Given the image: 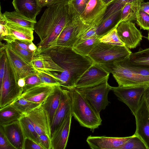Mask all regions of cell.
<instances>
[{
	"label": "cell",
	"instance_id": "obj_1",
	"mask_svg": "<svg viewBox=\"0 0 149 149\" xmlns=\"http://www.w3.org/2000/svg\"><path fill=\"white\" fill-rule=\"evenodd\" d=\"M37 50L49 55L63 70L61 73L51 72L59 85L68 90L74 87L77 81L93 63L88 56L77 53L71 47L54 45Z\"/></svg>",
	"mask_w": 149,
	"mask_h": 149
},
{
	"label": "cell",
	"instance_id": "obj_2",
	"mask_svg": "<svg viewBox=\"0 0 149 149\" xmlns=\"http://www.w3.org/2000/svg\"><path fill=\"white\" fill-rule=\"evenodd\" d=\"M70 17L68 3L47 7L35 26L34 30L40 40L38 49L55 45L58 37Z\"/></svg>",
	"mask_w": 149,
	"mask_h": 149
},
{
	"label": "cell",
	"instance_id": "obj_3",
	"mask_svg": "<svg viewBox=\"0 0 149 149\" xmlns=\"http://www.w3.org/2000/svg\"><path fill=\"white\" fill-rule=\"evenodd\" d=\"M68 90L72 116L81 126L90 129L92 131L98 128L102 122L100 114L77 88L74 87Z\"/></svg>",
	"mask_w": 149,
	"mask_h": 149
},
{
	"label": "cell",
	"instance_id": "obj_4",
	"mask_svg": "<svg viewBox=\"0 0 149 149\" xmlns=\"http://www.w3.org/2000/svg\"><path fill=\"white\" fill-rule=\"evenodd\" d=\"M132 52L125 46L100 42L88 56L93 63L99 65L110 63L129 56Z\"/></svg>",
	"mask_w": 149,
	"mask_h": 149
},
{
	"label": "cell",
	"instance_id": "obj_5",
	"mask_svg": "<svg viewBox=\"0 0 149 149\" xmlns=\"http://www.w3.org/2000/svg\"><path fill=\"white\" fill-rule=\"evenodd\" d=\"M99 65L107 72L112 73L119 86L149 85V76L141 75L133 72L123 65L119 61Z\"/></svg>",
	"mask_w": 149,
	"mask_h": 149
},
{
	"label": "cell",
	"instance_id": "obj_6",
	"mask_svg": "<svg viewBox=\"0 0 149 149\" xmlns=\"http://www.w3.org/2000/svg\"><path fill=\"white\" fill-rule=\"evenodd\" d=\"M7 56L5 74L2 84L0 86V108L12 104L23 93V89L19 86Z\"/></svg>",
	"mask_w": 149,
	"mask_h": 149
},
{
	"label": "cell",
	"instance_id": "obj_7",
	"mask_svg": "<svg viewBox=\"0 0 149 149\" xmlns=\"http://www.w3.org/2000/svg\"><path fill=\"white\" fill-rule=\"evenodd\" d=\"M69 3L71 10L70 19L58 37L55 45L72 48L86 25L81 20L80 15L72 4Z\"/></svg>",
	"mask_w": 149,
	"mask_h": 149
},
{
	"label": "cell",
	"instance_id": "obj_8",
	"mask_svg": "<svg viewBox=\"0 0 149 149\" xmlns=\"http://www.w3.org/2000/svg\"><path fill=\"white\" fill-rule=\"evenodd\" d=\"M107 79L95 86L86 88H77L89 102L96 111L100 114L110 103L108 99L112 87L108 83Z\"/></svg>",
	"mask_w": 149,
	"mask_h": 149
},
{
	"label": "cell",
	"instance_id": "obj_9",
	"mask_svg": "<svg viewBox=\"0 0 149 149\" xmlns=\"http://www.w3.org/2000/svg\"><path fill=\"white\" fill-rule=\"evenodd\" d=\"M149 85L123 87H112L111 90L118 100L129 108L134 116L141 98Z\"/></svg>",
	"mask_w": 149,
	"mask_h": 149
},
{
	"label": "cell",
	"instance_id": "obj_10",
	"mask_svg": "<svg viewBox=\"0 0 149 149\" xmlns=\"http://www.w3.org/2000/svg\"><path fill=\"white\" fill-rule=\"evenodd\" d=\"M116 28L119 38L126 47L134 49L140 44L143 36L131 21L119 22Z\"/></svg>",
	"mask_w": 149,
	"mask_h": 149
},
{
	"label": "cell",
	"instance_id": "obj_11",
	"mask_svg": "<svg viewBox=\"0 0 149 149\" xmlns=\"http://www.w3.org/2000/svg\"><path fill=\"white\" fill-rule=\"evenodd\" d=\"M134 116L136 126L134 134L143 142L147 149H149V112L143 95Z\"/></svg>",
	"mask_w": 149,
	"mask_h": 149
},
{
	"label": "cell",
	"instance_id": "obj_12",
	"mask_svg": "<svg viewBox=\"0 0 149 149\" xmlns=\"http://www.w3.org/2000/svg\"><path fill=\"white\" fill-rule=\"evenodd\" d=\"M109 74L100 65L93 63L77 81L74 87L80 88L95 86L109 79Z\"/></svg>",
	"mask_w": 149,
	"mask_h": 149
},
{
	"label": "cell",
	"instance_id": "obj_13",
	"mask_svg": "<svg viewBox=\"0 0 149 149\" xmlns=\"http://www.w3.org/2000/svg\"><path fill=\"white\" fill-rule=\"evenodd\" d=\"M5 51L7 57L15 75L17 81L21 78L26 77L37 73L36 69L29 63L20 56L6 44Z\"/></svg>",
	"mask_w": 149,
	"mask_h": 149
},
{
	"label": "cell",
	"instance_id": "obj_14",
	"mask_svg": "<svg viewBox=\"0 0 149 149\" xmlns=\"http://www.w3.org/2000/svg\"><path fill=\"white\" fill-rule=\"evenodd\" d=\"M25 115L39 135L45 134L51 138V124L47 113L41 104Z\"/></svg>",
	"mask_w": 149,
	"mask_h": 149
},
{
	"label": "cell",
	"instance_id": "obj_15",
	"mask_svg": "<svg viewBox=\"0 0 149 149\" xmlns=\"http://www.w3.org/2000/svg\"><path fill=\"white\" fill-rule=\"evenodd\" d=\"M107 6L102 0H89L85 9L80 15L85 24L97 26L105 13Z\"/></svg>",
	"mask_w": 149,
	"mask_h": 149
},
{
	"label": "cell",
	"instance_id": "obj_16",
	"mask_svg": "<svg viewBox=\"0 0 149 149\" xmlns=\"http://www.w3.org/2000/svg\"><path fill=\"white\" fill-rule=\"evenodd\" d=\"M134 136L125 137H112L106 136H88L86 141L92 149H120L130 139Z\"/></svg>",
	"mask_w": 149,
	"mask_h": 149
},
{
	"label": "cell",
	"instance_id": "obj_17",
	"mask_svg": "<svg viewBox=\"0 0 149 149\" xmlns=\"http://www.w3.org/2000/svg\"><path fill=\"white\" fill-rule=\"evenodd\" d=\"M72 116L71 110L52 134L51 149H65L66 148Z\"/></svg>",
	"mask_w": 149,
	"mask_h": 149
},
{
	"label": "cell",
	"instance_id": "obj_18",
	"mask_svg": "<svg viewBox=\"0 0 149 149\" xmlns=\"http://www.w3.org/2000/svg\"><path fill=\"white\" fill-rule=\"evenodd\" d=\"M71 100L68 90L63 89L60 103L55 114L51 126V135L71 111Z\"/></svg>",
	"mask_w": 149,
	"mask_h": 149
},
{
	"label": "cell",
	"instance_id": "obj_19",
	"mask_svg": "<svg viewBox=\"0 0 149 149\" xmlns=\"http://www.w3.org/2000/svg\"><path fill=\"white\" fill-rule=\"evenodd\" d=\"M1 126L8 140L15 149H23L24 138L18 120Z\"/></svg>",
	"mask_w": 149,
	"mask_h": 149
},
{
	"label": "cell",
	"instance_id": "obj_20",
	"mask_svg": "<svg viewBox=\"0 0 149 149\" xmlns=\"http://www.w3.org/2000/svg\"><path fill=\"white\" fill-rule=\"evenodd\" d=\"M55 85L42 84L23 92L20 97L32 102L42 104Z\"/></svg>",
	"mask_w": 149,
	"mask_h": 149
},
{
	"label": "cell",
	"instance_id": "obj_21",
	"mask_svg": "<svg viewBox=\"0 0 149 149\" xmlns=\"http://www.w3.org/2000/svg\"><path fill=\"white\" fill-rule=\"evenodd\" d=\"M31 64L36 69L52 72H62L63 71L48 55L37 50Z\"/></svg>",
	"mask_w": 149,
	"mask_h": 149
},
{
	"label": "cell",
	"instance_id": "obj_22",
	"mask_svg": "<svg viewBox=\"0 0 149 149\" xmlns=\"http://www.w3.org/2000/svg\"><path fill=\"white\" fill-rule=\"evenodd\" d=\"M12 4L15 10L35 21L41 8L38 0H13Z\"/></svg>",
	"mask_w": 149,
	"mask_h": 149
},
{
	"label": "cell",
	"instance_id": "obj_23",
	"mask_svg": "<svg viewBox=\"0 0 149 149\" xmlns=\"http://www.w3.org/2000/svg\"><path fill=\"white\" fill-rule=\"evenodd\" d=\"M6 26L9 30V35L4 37L3 40L7 43L16 39L31 41L33 40V30L9 22H7Z\"/></svg>",
	"mask_w": 149,
	"mask_h": 149
},
{
	"label": "cell",
	"instance_id": "obj_24",
	"mask_svg": "<svg viewBox=\"0 0 149 149\" xmlns=\"http://www.w3.org/2000/svg\"><path fill=\"white\" fill-rule=\"evenodd\" d=\"M63 89L59 85H55L53 91L41 104L48 115L51 125L60 103Z\"/></svg>",
	"mask_w": 149,
	"mask_h": 149
},
{
	"label": "cell",
	"instance_id": "obj_25",
	"mask_svg": "<svg viewBox=\"0 0 149 149\" xmlns=\"http://www.w3.org/2000/svg\"><path fill=\"white\" fill-rule=\"evenodd\" d=\"M122 9L112 14L96 26V33L100 37L115 28L120 19Z\"/></svg>",
	"mask_w": 149,
	"mask_h": 149
},
{
	"label": "cell",
	"instance_id": "obj_26",
	"mask_svg": "<svg viewBox=\"0 0 149 149\" xmlns=\"http://www.w3.org/2000/svg\"><path fill=\"white\" fill-rule=\"evenodd\" d=\"M3 14L7 22L14 23L34 30L37 22L27 17L16 10L6 11Z\"/></svg>",
	"mask_w": 149,
	"mask_h": 149
},
{
	"label": "cell",
	"instance_id": "obj_27",
	"mask_svg": "<svg viewBox=\"0 0 149 149\" xmlns=\"http://www.w3.org/2000/svg\"><path fill=\"white\" fill-rule=\"evenodd\" d=\"M23 114L11 104L0 109V125L8 124L18 120Z\"/></svg>",
	"mask_w": 149,
	"mask_h": 149
},
{
	"label": "cell",
	"instance_id": "obj_28",
	"mask_svg": "<svg viewBox=\"0 0 149 149\" xmlns=\"http://www.w3.org/2000/svg\"><path fill=\"white\" fill-rule=\"evenodd\" d=\"M18 121L24 139H30L39 144V135L27 116L25 114H23Z\"/></svg>",
	"mask_w": 149,
	"mask_h": 149
},
{
	"label": "cell",
	"instance_id": "obj_29",
	"mask_svg": "<svg viewBox=\"0 0 149 149\" xmlns=\"http://www.w3.org/2000/svg\"><path fill=\"white\" fill-rule=\"evenodd\" d=\"M100 37L88 39L74 45L73 49L81 55L88 56L94 48L100 42Z\"/></svg>",
	"mask_w": 149,
	"mask_h": 149
},
{
	"label": "cell",
	"instance_id": "obj_30",
	"mask_svg": "<svg viewBox=\"0 0 149 149\" xmlns=\"http://www.w3.org/2000/svg\"><path fill=\"white\" fill-rule=\"evenodd\" d=\"M141 4L133 3L126 4L122 9L119 22L136 20L139 14Z\"/></svg>",
	"mask_w": 149,
	"mask_h": 149
},
{
	"label": "cell",
	"instance_id": "obj_31",
	"mask_svg": "<svg viewBox=\"0 0 149 149\" xmlns=\"http://www.w3.org/2000/svg\"><path fill=\"white\" fill-rule=\"evenodd\" d=\"M129 61L138 65H149V48H140L138 52L132 53L129 57Z\"/></svg>",
	"mask_w": 149,
	"mask_h": 149
},
{
	"label": "cell",
	"instance_id": "obj_32",
	"mask_svg": "<svg viewBox=\"0 0 149 149\" xmlns=\"http://www.w3.org/2000/svg\"><path fill=\"white\" fill-rule=\"evenodd\" d=\"M41 104L32 102L19 97L10 104L23 114H25Z\"/></svg>",
	"mask_w": 149,
	"mask_h": 149
},
{
	"label": "cell",
	"instance_id": "obj_33",
	"mask_svg": "<svg viewBox=\"0 0 149 149\" xmlns=\"http://www.w3.org/2000/svg\"><path fill=\"white\" fill-rule=\"evenodd\" d=\"M144 0H113L107 6L105 15L108 17L121 10L128 3H138L141 4Z\"/></svg>",
	"mask_w": 149,
	"mask_h": 149
},
{
	"label": "cell",
	"instance_id": "obj_34",
	"mask_svg": "<svg viewBox=\"0 0 149 149\" xmlns=\"http://www.w3.org/2000/svg\"><path fill=\"white\" fill-rule=\"evenodd\" d=\"M129 57L119 60L121 63L133 72L141 75L149 76V65H138L130 62Z\"/></svg>",
	"mask_w": 149,
	"mask_h": 149
},
{
	"label": "cell",
	"instance_id": "obj_35",
	"mask_svg": "<svg viewBox=\"0 0 149 149\" xmlns=\"http://www.w3.org/2000/svg\"><path fill=\"white\" fill-rule=\"evenodd\" d=\"M99 40L101 42L116 45L125 46V44L119 38L116 28L100 37Z\"/></svg>",
	"mask_w": 149,
	"mask_h": 149
},
{
	"label": "cell",
	"instance_id": "obj_36",
	"mask_svg": "<svg viewBox=\"0 0 149 149\" xmlns=\"http://www.w3.org/2000/svg\"><path fill=\"white\" fill-rule=\"evenodd\" d=\"M7 43L18 55L28 62L31 64L35 53L20 47L14 41Z\"/></svg>",
	"mask_w": 149,
	"mask_h": 149
},
{
	"label": "cell",
	"instance_id": "obj_37",
	"mask_svg": "<svg viewBox=\"0 0 149 149\" xmlns=\"http://www.w3.org/2000/svg\"><path fill=\"white\" fill-rule=\"evenodd\" d=\"M96 26L94 24L86 25L79 35L74 45L88 39L98 37L96 33Z\"/></svg>",
	"mask_w": 149,
	"mask_h": 149
},
{
	"label": "cell",
	"instance_id": "obj_38",
	"mask_svg": "<svg viewBox=\"0 0 149 149\" xmlns=\"http://www.w3.org/2000/svg\"><path fill=\"white\" fill-rule=\"evenodd\" d=\"M37 70V74L42 83L53 85H59V81L51 72Z\"/></svg>",
	"mask_w": 149,
	"mask_h": 149
},
{
	"label": "cell",
	"instance_id": "obj_39",
	"mask_svg": "<svg viewBox=\"0 0 149 149\" xmlns=\"http://www.w3.org/2000/svg\"><path fill=\"white\" fill-rule=\"evenodd\" d=\"M120 149H147L143 142L134 134Z\"/></svg>",
	"mask_w": 149,
	"mask_h": 149
},
{
	"label": "cell",
	"instance_id": "obj_40",
	"mask_svg": "<svg viewBox=\"0 0 149 149\" xmlns=\"http://www.w3.org/2000/svg\"><path fill=\"white\" fill-rule=\"evenodd\" d=\"M136 23L141 29L149 30V15L140 9Z\"/></svg>",
	"mask_w": 149,
	"mask_h": 149
},
{
	"label": "cell",
	"instance_id": "obj_41",
	"mask_svg": "<svg viewBox=\"0 0 149 149\" xmlns=\"http://www.w3.org/2000/svg\"><path fill=\"white\" fill-rule=\"evenodd\" d=\"M24 80L25 84L23 88V92L33 87L43 84L38 76L37 73L26 77L24 78Z\"/></svg>",
	"mask_w": 149,
	"mask_h": 149
},
{
	"label": "cell",
	"instance_id": "obj_42",
	"mask_svg": "<svg viewBox=\"0 0 149 149\" xmlns=\"http://www.w3.org/2000/svg\"><path fill=\"white\" fill-rule=\"evenodd\" d=\"M0 7V42L7 36L9 35V31L6 26L7 21L3 14L1 13Z\"/></svg>",
	"mask_w": 149,
	"mask_h": 149
},
{
	"label": "cell",
	"instance_id": "obj_43",
	"mask_svg": "<svg viewBox=\"0 0 149 149\" xmlns=\"http://www.w3.org/2000/svg\"><path fill=\"white\" fill-rule=\"evenodd\" d=\"M0 149H15L8 140L1 126L0 127Z\"/></svg>",
	"mask_w": 149,
	"mask_h": 149
},
{
	"label": "cell",
	"instance_id": "obj_44",
	"mask_svg": "<svg viewBox=\"0 0 149 149\" xmlns=\"http://www.w3.org/2000/svg\"><path fill=\"white\" fill-rule=\"evenodd\" d=\"M89 0H70V2L76 11L80 15L83 12Z\"/></svg>",
	"mask_w": 149,
	"mask_h": 149
},
{
	"label": "cell",
	"instance_id": "obj_45",
	"mask_svg": "<svg viewBox=\"0 0 149 149\" xmlns=\"http://www.w3.org/2000/svg\"><path fill=\"white\" fill-rule=\"evenodd\" d=\"M40 7L49 6L58 4L68 3L70 0H38Z\"/></svg>",
	"mask_w": 149,
	"mask_h": 149
},
{
	"label": "cell",
	"instance_id": "obj_46",
	"mask_svg": "<svg viewBox=\"0 0 149 149\" xmlns=\"http://www.w3.org/2000/svg\"><path fill=\"white\" fill-rule=\"evenodd\" d=\"M40 145L43 149H51V138L45 134L39 135Z\"/></svg>",
	"mask_w": 149,
	"mask_h": 149
},
{
	"label": "cell",
	"instance_id": "obj_47",
	"mask_svg": "<svg viewBox=\"0 0 149 149\" xmlns=\"http://www.w3.org/2000/svg\"><path fill=\"white\" fill-rule=\"evenodd\" d=\"M23 149H43L38 143L28 138L24 139Z\"/></svg>",
	"mask_w": 149,
	"mask_h": 149
},
{
	"label": "cell",
	"instance_id": "obj_48",
	"mask_svg": "<svg viewBox=\"0 0 149 149\" xmlns=\"http://www.w3.org/2000/svg\"><path fill=\"white\" fill-rule=\"evenodd\" d=\"M14 41L20 47L30 51L29 49V46L32 41L17 39H15Z\"/></svg>",
	"mask_w": 149,
	"mask_h": 149
},
{
	"label": "cell",
	"instance_id": "obj_49",
	"mask_svg": "<svg viewBox=\"0 0 149 149\" xmlns=\"http://www.w3.org/2000/svg\"><path fill=\"white\" fill-rule=\"evenodd\" d=\"M140 9L149 15V1L141 3Z\"/></svg>",
	"mask_w": 149,
	"mask_h": 149
},
{
	"label": "cell",
	"instance_id": "obj_50",
	"mask_svg": "<svg viewBox=\"0 0 149 149\" xmlns=\"http://www.w3.org/2000/svg\"><path fill=\"white\" fill-rule=\"evenodd\" d=\"M143 96L149 112V86L145 91Z\"/></svg>",
	"mask_w": 149,
	"mask_h": 149
},
{
	"label": "cell",
	"instance_id": "obj_51",
	"mask_svg": "<svg viewBox=\"0 0 149 149\" xmlns=\"http://www.w3.org/2000/svg\"><path fill=\"white\" fill-rule=\"evenodd\" d=\"M29 48L30 51L35 53L38 47L34 45L32 41L29 44Z\"/></svg>",
	"mask_w": 149,
	"mask_h": 149
},
{
	"label": "cell",
	"instance_id": "obj_52",
	"mask_svg": "<svg viewBox=\"0 0 149 149\" xmlns=\"http://www.w3.org/2000/svg\"><path fill=\"white\" fill-rule=\"evenodd\" d=\"M17 84L19 87L23 89L25 84L24 79L21 78L19 79L17 81Z\"/></svg>",
	"mask_w": 149,
	"mask_h": 149
},
{
	"label": "cell",
	"instance_id": "obj_53",
	"mask_svg": "<svg viewBox=\"0 0 149 149\" xmlns=\"http://www.w3.org/2000/svg\"><path fill=\"white\" fill-rule=\"evenodd\" d=\"M103 3L107 6L113 0H102Z\"/></svg>",
	"mask_w": 149,
	"mask_h": 149
},
{
	"label": "cell",
	"instance_id": "obj_54",
	"mask_svg": "<svg viewBox=\"0 0 149 149\" xmlns=\"http://www.w3.org/2000/svg\"><path fill=\"white\" fill-rule=\"evenodd\" d=\"M147 39L149 41V30L148 31V36L147 37Z\"/></svg>",
	"mask_w": 149,
	"mask_h": 149
}]
</instances>
